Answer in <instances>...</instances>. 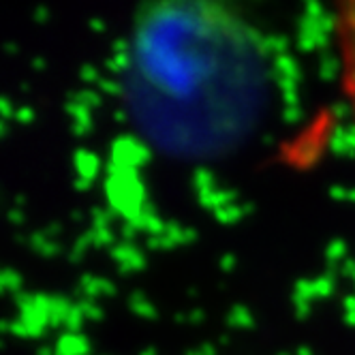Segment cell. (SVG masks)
Listing matches in <instances>:
<instances>
[{
    "label": "cell",
    "instance_id": "obj_1",
    "mask_svg": "<svg viewBox=\"0 0 355 355\" xmlns=\"http://www.w3.org/2000/svg\"><path fill=\"white\" fill-rule=\"evenodd\" d=\"M122 92L137 131L165 155L214 159L259 124L270 71L255 26L230 0H144Z\"/></svg>",
    "mask_w": 355,
    "mask_h": 355
},
{
    "label": "cell",
    "instance_id": "obj_2",
    "mask_svg": "<svg viewBox=\"0 0 355 355\" xmlns=\"http://www.w3.org/2000/svg\"><path fill=\"white\" fill-rule=\"evenodd\" d=\"M338 43L343 54L345 84L355 98V0H338Z\"/></svg>",
    "mask_w": 355,
    "mask_h": 355
}]
</instances>
